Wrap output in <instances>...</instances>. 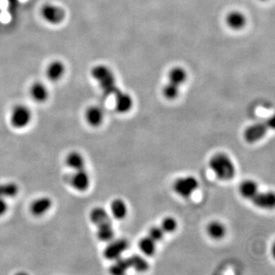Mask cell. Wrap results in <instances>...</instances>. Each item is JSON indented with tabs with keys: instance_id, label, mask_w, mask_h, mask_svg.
<instances>
[{
	"instance_id": "cell-26",
	"label": "cell",
	"mask_w": 275,
	"mask_h": 275,
	"mask_svg": "<svg viewBox=\"0 0 275 275\" xmlns=\"http://www.w3.org/2000/svg\"><path fill=\"white\" fill-rule=\"evenodd\" d=\"M130 258L132 263L133 270L138 272H144L148 270L149 264L146 258L138 254H134Z\"/></svg>"
},
{
	"instance_id": "cell-1",
	"label": "cell",
	"mask_w": 275,
	"mask_h": 275,
	"mask_svg": "<svg viewBox=\"0 0 275 275\" xmlns=\"http://www.w3.org/2000/svg\"><path fill=\"white\" fill-rule=\"evenodd\" d=\"M210 168L218 180L230 182L235 178L236 168L230 156L224 153L214 154L209 162Z\"/></svg>"
},
{
	"instance_id": "cell-17",
	"label": "cell",
	"mask_w": 275,
	"mask_h": 275,
	"mask_svg": "<svg viewBox=\"0 0 275 275\" xmlns=\"http://www.w3.org/2000/svg\"><path fill=\"white\" fill-rule=\"evenodd\" d=\"M206 232L212 240H220L224 238L226 234V228L222 222L212 221L206 227Z\"/></svg>"
},
{
	"instance_id": "cell-19",
	"label": "cell",
	"mask_w": 275,
	"mask_h": 275,
	"mask_svg": "<svg viewBox=\"0 0 275 275\" xmlns=\"http://www.w3.org/2000/svg\"><path fill=\"white\" fill-rule=\"evenodd\" d=\"M132 268L131 258H120L116 260L115 264H112L110 268V273L112 274L120 275L125 274L127 270Z\"/></svg>"
},
{
	"instance_id": "cell-25",
	"label": "cell",
	"mask_w": 275,
	"mask_h": 275,
	"mask_svg": "<svg viewBox=\"0 0 275 275\" xmlns=\"http://www.w3.org/2000/svg\"><path fill=\"white\" fill-rule=\"evenodd\" d=\"M18 194V186L15 183L0 184V198L4 199L15 198Z\"/></svg>"
},
{
	"instance_id": "cell-10",
	"label": "cell",
	"mask_w": 275,
	"mask_h": 275,
	"mask_svg": "<svg viewBox=\"0 0 275 275\" xmlns=\"http://www.w3.org/2000/svg\"><path fill=\"white\" fill-rule=\"evenodd\" d=\"M52 204L53 202L52 200L47 196L38 198L32 202L30 206V212L34 216H42L50 210Z\"/></svg>"
},
{
	"instance_id": "cell-3",
	"label": "cell",
	"mask_w": 275,
	"mask_h": 275,
	"mask_svg": "<svg viewBox=\"0 0 275 275\" xmlns=\"http://www.w3.org/2000/svg\"><path fill=\"white\" fill-rule=\"evenodd\" d=\"M32 114L26 106L18 104L13 107L10 114V123L16 130L26 128L31 123Z\"/></svg>"
},
{
	"instance_id": "cell-23",
	"label": "cell",
	"mask_w": 275,
	"mask_h": 275,
	"mask_svg": "<svg viewBox=\"0 0 275 275\" xmlns=\"http://www.w3.org/2000/svg\"><path fill=\"white\" fill-rule=\"evenodd\" d=\"M168 78L169 82L180 86L186 81V73L183 68H174L169 72Z\"/></svg>"
},
{
	"instance_id": "cell-20",
	"label": "cell",
	"mask_w": 275,
	"mask_h": 275,
	"mask_svg": "<svg viewBox=\"0 0 275 275\" xmlns=\"http://www.w3.org/2000/svg\"><path fill=\"white\" fill-rule=\"evenodd\" d=\"M226 22L232 30H241L246 26V18L240 12H232L227 16Z\"/></svg>"
},
{
	"instance_id": "cell-6",
	"label": "cell",
	"mask_w": 275,
	"mask_h": 275,
	"mask_svg": "<svg viewBox=\"0 0 275 275\" xmlns=\"http://www.w3.org/2000/svg\"><path fill=\"white\" fill-rule=\"evenodd\" d=\"M111 242L105 248L104 256L108 260H116L121 258L122 254L126 251L128 248V242L125 238L111 240Z\"/></svg>"
},
{
	"instance_id": "cell-8",
	"label": "cell",
	"mask_w": 275,
	"mask_h": 275,
	"mask_svg": "<svg viewBox=\"0 0 275 275\" xmlns=\"http://www.w3.org/2000/svg\"><path fill=\"white\" fill-rule=\"evenodd\" d=\"M66 66L62 60H54L48 64L46 69V78L52 82H58L64 76Z\"/></svg>"
},
{
	"instance_id": "cell-5",
	"label": "cell",
	"mask_w": 275,
	"mask_h": 275,
	"mask_svg": "<svg viewBox=\"0 0 275 275\" xmlns=\"http://www.w3.org/2000/svg\"><path fill=\"white\" fill-rule=\"evenodd\" d=\"M199 188V182L194 176H186L178 178L173 184V189L178 196L188 198Z\"/></svg>"
},
{
	"instance_id": "cell-22",
	"label": "cell",
	"mask_w": 275,
	"mask_h": 275,
	"mask_svg": "<svg viewBox=\"0 0 275 275\" xmlns=\"http://www.w3.org/2000/svg\"><path fill=\"white\" fill-rule=\"evenodd\" d=\"M90 220L91 222L96 226L99 224L108 221L111 218H110V214L105 209L102 208H95L90 212Z\"/></svg>"
},
{
	"instance_id": "cell-30",
	"label": "cell",
	"mask_w": 275,
	"mask_h": 275,
	"mask_svg": "<svg viewBox=\"0 0 275 275\" xmlns=\"http://www.w3.org/2000/svg\"><path fill=\"white\" fill-rule=\"evenodd\" d=\"M8 204L6 199L0 198V217L5 215L8 211Z\"/></svg>"
},
{
	"instance_id": "cell-28",
	"label": "cell",
	"mask_w": 275,
	"mask_h": 275,
	"mask_svg": "<svg viewBox=\"0 0 275 275\" xmlns=\"http://www.w3.org/2000/svg\"><path fill=\"white\" fill-rule=\"evenodd\" d=\"M179 86L172 84L169 82L168 84L165 85L164 88L163 95L166 99L170 100H173L176 99L179 95Z\"/></svg>"
},
{
	"instance_id": "cell-11",
	"label": "cell",
	"mask_w": 275,
	"mask_h": 275,
	"mask_svg": "<svg viewBox=\"0 0 275 275\" xmlns=\"http://www.w3.org/2000/svg\"><path fill=\"white\" fill-rule=\"evenodd\" d=\"M30 94L32 99L38 104L46 102L49 98V90L47 86L43 82L39 81L33 82L31 85Z\"/></svg>"
},
{
	"instance_id": "cell-24",
	"label": "cell",
	"mask_w": 275,
	"mask_h": 275,
	"mask_svg": "<svg viewBox=\"0 0 275 275\" xmlns=\"http://www.w3.org/2000/svg\"><path fill=\"white\" fill-rule=\"evenodd\" d=\"M111 74H112V70H110V68L106 65H96V66H94L91 70V76L98 82L108 78Z\"/></svg>"
},
{
	"instance_id": "cell-4",
	"label": "cell",
	"mask_w": 275,
	"mask_h": 275,
	"mask_svg": "<svg viewBox=\"0 0 275 275\" xmlns=\"http://www.w3.org/2000/svg\"><path fill=\"white\" fill-rule=\"evenodd\" d=\"M40 15L42 20L49 24L58 26L65 20L66 12L60 6L48 4L40 8Z\"/></svg>"
},
{
	"instance_id": "cell-21",
	"label": "cell",
	"mask_w": 275,
	"mask_h": 275,
	"mask_svg": "<svg viewBox=\"0 0 275 275\" xmlns=\"http://www.w3.org/2000/svg\"><path fill=\"white\" fill-rule=\"evenodd\" d=\"M157 242L154 241L152 238H150L148 236L143 237L138 242V248L140 251L146 256H154L157 248Z\"/></svg>"
},
{
	"instance_id": "cell-13",
	"label": "cell",
	"mask_w": 275,
	"mask_h": 275,
	"mask_svg": "<svg viewBox=\"0 0 275 275\" xmlns=\"http://www.w3.org/2000/svg\"><path fill=\"white\" fill-rule=\"evenodd\" d=\"M116 110L120 114H126L130 111L133 105L132 99L128 94L118 90L115 94Z\"/></svg>"
},
{
	"instance_id": "cell-16",
	"label": "cell",
	"mask_w": 275,
	"mask_h": 275,
	"mask_svg": "<svg viewBox=\"0 0 275 275\" xmlns=\"http://www.w3.org/2000/svg\"><path fill=\"white\" fill-rule=\"evenodd\" d=\"M65 162H66V166L74 172L85 168L84 158L78 152H72L69 153L66 156Z\"/></svg>"
},
{
	"instance_id": "cell-9",
	"label": "cell",
	"mask_w": 275,
	"mask_h": 275,
	"mask_svg": "<svg viewBox=\"0 0 275 275\" xmlns=\"http://www.w3.org/2000/svg\"><path fill=\"white\" fill-rule=\"evenodd\" d=\"M252 202L260 209L272 210L274 208L275 196L272 191L257 192V194L251 200Z\"/></svg>"
},
{
	"instance_id": "cell-12",
	"label": "cell",
	"mask_w": 275,
	"mask_h": 275,
	"mask_svg": "<svg viewBox=\"0 0 275 275\" xmlns=\"http://www.w3.org/2000/svg\"><path fill=\"white\" fill-rule=\"evenodd\" d=\"M85 120L90 126L99 127L104 122V114L100 107L92 106L85 112Z\"/></svg>"
},
{
	"instance_id": "cell-7",
	"label": "cell",
	"mask_w": 275,
	"mask_h": 275,
	"mask_svg": "<svg viewBox=\"0 0 275 275\" xmlns=\"http://www.w3.org/2000/svg\"><path fill=\"white\" fill-rule=\"evenodd\" d=\"M70 185L74 189L79 192H84L88 190L90 186V178L89 174L85 170H75L70 178Z\"/></svg>"
},
{
	"instance_id": "cell-29",
	"label": "cell",
	"mask_w": 275,
	"mask_h": 275,
	"mask_svg": "<svg viewBox=\"0 0 275 275\" xmlns=\"http://www.w3.org/2000/svg\"><path fill=\"white\" fill-rule=\"evenodd\" d=\"M164 232L162 230L160 226H152L149 230L148 236L150 238H152L156 242H158L162 241L163 240L164 236Z\"/></svg>"
},
{
	"instance_id": "cell-14",
	"label": "cell",
	"mask_w": 275,
	"mask_h": 275,
	"mask_svg": "<svg viewBox=\"0 0 275 275\" xmlns=\"http://www.w3.org/2000/svg\"><path fill=\"white\" fill-rule=\"evenodd\" d=\"M96 236L98 240L105 242L114 240L115 232L111 220L96 226Z\"/></svg>"
},
{
	"instance_id": "cell-2",
	"label": "cell",
	"mask_w": 275,
	"mask_h": 275,
	"mask_svg": "<svg viewBox=\"0 0 275 275\" xmlns=\"http://www.w3.org/2000/svg\"><path fill=\"white\" fill-rule=\"evenodd\" d=\"M274 128V116L268 118L264 122H258L247 127L244 130L243 137L246 142L254 144L258 142L266 136L268 130Z\"/></svg>"
},
{
	"instance_id": "cell-18",
	"label": "cell",
	"mask_w": 275,
	"mask_h": 275,
	"mask_svg": "<svg viewBox=\"0 0 275 275\" xmlns=\"http://www.w3.org/2000/svg\"><path fill=\"white\" fill-rule=\"evenodd\" d=\"M111 214L114 218L122 220L126 217L128 214V208L125 201L121 199H115L110 205Z\"/></svg>"
},
{
	"instance_id": "cell-15",
	"label": "cell",
	"mask_w": 275,
	"mask_h": 275,
	"mask_svg": "<svg viewBox=\"0 0 275 275\" xmlns=\"http://www.w3.org/2000/svg\"><path fill=\"white\" fill-rule=\"evenodd\" d=\"M238 189H240V194L242 198L251 200L258 192L259 186L254 180L248 179L242 182Z\"/></svg>"
},
{
	"instance_id": "cell-27",
	"label": "cell",
	"mask_w": 275,
	"mask_h": 275,
	"mask_svg": "<svg viewBox=\"0 0 275 275\" xmlns=\"http://www.w3.org/2000/svg\"><path fill=\"white\" fill-rule=\"evenodd\" d=\"M160 226L164 233H172L178 228V221L172 216L165 217L162 220Z\"/></svg>"
}]
</instances>
